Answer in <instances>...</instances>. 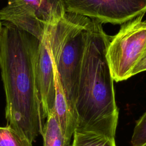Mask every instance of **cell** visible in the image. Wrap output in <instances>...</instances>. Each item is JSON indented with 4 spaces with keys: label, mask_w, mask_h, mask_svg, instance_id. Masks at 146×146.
I'll return each mask as SVG.
<instances>
[{
    "label": "cell",
    "mask_w": 146,
    "mask_h": 146,
    "mask_svg": "<svg viewBox=\"0 0 146 146\" xmlns=\"http://www.w3.org/2000/svg\"><path fill=\"white\" fill-rule=\"evenodd\" d=\"M39 40L12 23H2L0 68L9 125L31 144L42 134L43 119L36 83Z\"/></svg>",
    "instance_id": "cell-1"
},
{
    "label": "cell",
    "mask_w": 146,
    "mask_h": 146,
    "mask_svg": "<svg viewBox=\"0 0 146 146\" xmlns=\"http://www.w3.org/2000/svg\"><path fill=\"white\" fill-rule=\"evenodd\" d=\"M102 24L91 18L74 108L75 131L93 132L115 140L119 112L106 57L111 36Z\"/></svg>",
    "instance_id": "cell-2"
},
{
    "label": "cell",
    "mask_w": 146,
    "mask_h": 146,
    "mask_svg": "<svg viewBox=\"0 0 146 146\" xmlns=\"http://www.w3.org/2000/svg\"><path fill=\"white\" fill-rule=\"evenodd\" d=\"M91 22L89 17L66 12L59 19L47 24L44 31L56 71L73 112Z\"/></svg>",
    "instance_id": "cell-3"
},
{
    "label": "cell",
    "mask_w": 146,
    "mask_h": 146,
    "mask_svg": "<svg viewBox=\"0 0 146 146\" xmlns=\"http://www.w3.org/2000/svg\"><path fill=\"white\" fill-rule=\"evenodd\" d=\"M145 13L121 24L118 33L111 36L106 57L113 80L131 77V72L146 46Z\"/></svg>",
    "instance_id": "cell-4"
},
{
    "label": "cell",
    "mask_w": 146,
    "mask_h": 146,
    "mask_svg": "<svg viewBox=\"0 0 146 146\" xmlns=\"http://www.w3.org/2000/svg\"><path fill=\"white\" fill-rule=\"evenodd\" d=\"M66 12L121 25L146 13V0H61Z\"/></svg>",
    "instance_id": "cell-5"
},
{
    "label": "cell",
    "mask_w": 146,
    "mask_h": 146,
    "mask_svg": "<svg viewBox=\"0 0 146 146\" xmlns=\"http://www.w3.org/2000/svg\"><path fill=\"white\" fill-rule=\"evenodd\" d=\"M36 83L43 117L52 110L55 101V63L44 36L39 40L36 58Z\"/></svg>",
    "instance_id": "cell-6"
},
{
    "label": "cell",
    "mask_w": 146,
    "mask_h": 146,
    "mask_svg": "<svg viewBox=\"0 0 146 146\" xmlns=\"http://www.w3.org/2000/svg\"><path fill=\"white\" fill-rule=\"evenodd\" d=\"M0 20L8 22L41 40L46 24L37 17L33 7L23 0H9L0 10Z\"/></svg>",
    "instance_id": "cell-7"
},
{
    "label": "cell",
    "mask_w": 146,
    "mask_h": 146,
    "mask_svg": "<svg viewBox=\"0 0 146 146\" xmlns=\"http://www.w3.org/2000/svg\"><path fill=\"white\" fill-rule=\"evenodd\" d=\"M55 96L52 108L64 136L71 141L75 131V118L71 104L60 82L55 65L54 70Z\"/></svg>",
    "instance_id": "cell-8"
},
{
    "label": "cell",
    "mask_w": 146,
    "mask_h": 146,
    "mask_svg": "<svg viewBox=\"0 0 146 146\" xmlns=\"http://www.w3.org/2000/svg\"><path fill=\"white\" fill-rule=\"evenodd\" d=\"M34 9L38 19L47 25L60 18L66 13L61 0H23Z\"/></svg>",
    "instance_id": "cell-9"
},
{
    "label": "cell",
    "mask_w": 146,
    "mask_h": 146,
    "mask_svg": "<svg viewBox=\"0 0 146 146\" xmlns=\"http://www.w3.org/2000/svg\"><path fill=\"white\" fill-rule=\"evenodd\" d=\"M46 118L41 134L43 138V146H71L70 140L64 136L53 110Z\"/></svg>",
    "instance_id": "cell-10"
},
{
    "label": "cell",
    "mask_w": 146,
    "mask_h": 146,
    "mask_svg": "<svg viewBox=\"0 0 146 146\" xmlns=\"http://www.w3.org/2000/svg\"><path fill=\"white\" fill-rule=\"evenodd\" d=\"M71 146H116L115 140L93 132L75 131Z\"/></svg>",
    "instance_id": "cell-11"
},
{
    "label": "cell",
    "mask_w": 146,
    "mask_h": 146,
    "mask_svg": "<svg viewBox=\"0 0 146 146\" xmlns=\"http://www.w3.org/2000/svg\"><path fill=\"white\" fill-rule=\"evenodd\" d=\"M0 146H32V144L7 125L0 127Z\"/></svg>",
    "instance_id": "cell-12"
},
{
    "label": "cell",
    "mask_w": 146,
    "mask_h": 146,
    "mask_svg": "<svg viewBox=\"0 0 146 146\" xmlns=\"http://www.w3.org/2000/svg\"><path fill=\"white\" fill-rule=\"evenodd\" d=\"M131 142L132 146H140L146 143V112L136 121Z\"/></svg>",
    "instance_id": "cell-13"
},
{
    "label": "cell",
    "mask_w": 146,
    "mask_h": 146,
    "mask_svg": "<svg viewBox=\"0 0 146 146\" xmlns=\"http://www.w3.org/2000/svg\"><path fill=\"white\" fill-rule=\"evenodd\" d=\"M145 71H146V46L141 56L140 57L139 59L138 60L131 72V77L135 75L138 73Z\"/></svg>",
    "instance_id": "cell-14"
},
{
    "label": "cell",
    "mask_w": 146,
    "mask_h": 146,
    "mask_svg": "<svg viewBox=\"0 0 146 146\" xmlns=\"http://www.w3.org/2000/svg\"><path fill=\"white\" fill-rule=\"evenodd\" d=\"M1 29H2V23H1V20H0V33H1Z\"/></svg>",
    "instance_id": "cell-15"
},
{
    "label": "cell",
    "mask_w": 146,
    "mask_h": 146,
    "mask_svg": "<svg viewBox=\"0 0 146 146\" xmlns=\"http://www.w3.org/2000/svg\"><path fill=\"white\" fill-rule=\"evenodd\" d=\"M140 146H146V143H145L144 144H143V145H140Z\"/></svg>",
    "instance_id": "cell-16"
}]
</instances>
